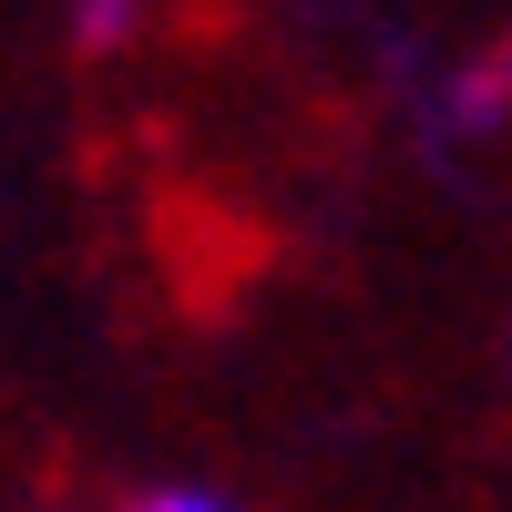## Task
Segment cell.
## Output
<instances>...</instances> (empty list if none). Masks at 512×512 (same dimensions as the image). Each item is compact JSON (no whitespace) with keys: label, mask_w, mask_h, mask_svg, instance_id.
<instances>
[{"label":"cell","mask_w":512,"mask_h":512,"mask_svg":"<svg viewBox=\"0 0 512 512\" xmlns=\"http://www.w3.org/2000/svg\"><path fill=\"white\" fill-rule=\"evenodd\" d=\"M502 93H512V62H461V72L441 82V113H431V123H441V144H472V134H492V123L512 113Z\"/></svg>","instance_id":"1"},{"label":"cell","mask_w":512,"mask_h":512,"mask_svg":"<svg viewBox=\"0 0 512 512\" xmlns=\"http://www.w3.org/2000/svg\"><path fill=\"white\" fill-rule=\"evenodd\" d=\"M134 21H144V0H72V41L82 52H113Z\"/></svg>","instance_id":"2"},{"label":"cell","mask_w":512,"mask_h":512,"mask_svg":"<svg viewBox=\"0 0 512 512\" xmlns=\"http://www.w3.org/2000/svg\"><path fill=\"white\" fill-rule=\"evenodd\" d=\"M123 512H236V492H216V482H144Z\"/></svg>","instance_id":"3"}]
</instances>
